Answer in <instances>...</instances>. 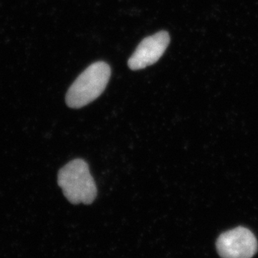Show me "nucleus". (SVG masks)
I'll use <instances>...</instances> for the list:
<instances>
[{
    "mask_svg": "<svg viewBox=\"0 0 258 258\" xmlns=\"http://www.w3.org/2000/svg\"><path fill=\"white\" fill-rule=\"evenodd\" d=\"M58 184L72 204L90 205L97 197V185L83 159L69 162L58 173Z\"/></svg>",
    "mask_w": 258,
    "mask_h": 258,
    "instance_id": "nucleus-1",
    "label": "nucleus"
},
{
    "mask_svg": "<svg viewBox=\"0 0 258 258\" xmlns=\"http://www.w3.org/2000/svg\"><path fill=\"white\" fill-rule=\"evenodd\" d=\"M110 77L107 63L97 61L89 66L70 87L66 97L67 106L81 108L93 102L104 92Z\"/></svg>",
    "mask_w": 258,
    "mask_h": 258,
    "instance_id": "nucleus-2",
    "label": "nucleus"
},
{
    "mask_svg": "<svg viewBox=\"0 0 258 258\" xmlns=\"http://www.w3.org/2000/svg\"><path fill=\"white\" fill-rule=\"evenodd\" d=\"M257 248L256 236L242 226L224 232L216 241L217 252L221 258H251Z\"/></svg>",
    "mask_w": 258,
    "mask_h": 258,
    "instance_id": "nucleus-3",
    "label": "nucleus"
},
{
    "mask_svg": "<svg viewBox=\"0 0 258 258\" xmlns=\"http://www.w3.org/2000/svg\"><path fill=\"white\" fill-rule=\"evenodd\" d=\"M169 41V33L164 30L145 38L129 58L127 62L129 68L133 71H138L156 63L164 55Z\"/></svg>",
    "mask_w": 258,
    "mask_h": 258,
    "instance_id": "nucleus-4",
    "label": "nucleus"
}]
</instances>
